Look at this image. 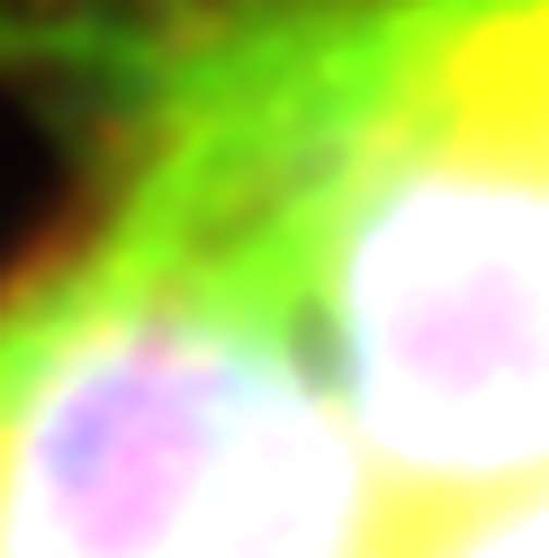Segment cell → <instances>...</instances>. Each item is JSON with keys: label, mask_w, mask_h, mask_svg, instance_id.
Wrapping results in <instances>:
<instances>
[{"label": "cell", "mask_w": 549, "mask_h": 558, "mask_svg": "<svg viewBox=\"0 0 549 558\" xmlns=\"http://www.w3.org/2000/svg\"><path fill=\"white\" fill-rule=\"evenodd\" d=\"M126 63V190L289 298L396 513L549 477L540 0H190Z\"/></svg>", "instance_id": "obj_1"}, {"label": "cell", "mask_w": 549, "mask_h": 558, "mask_svg": "<svg viewBox=\"0 0 549 558\" xmlns=\"http://www.w3.org/2000/svg\"><path fill=\"white\" fill-rule=\"evenodd\" d=\"M396 505L289 298L118 190L0 298V558H379Z\"/></svg>", "instance_id": "obj_2"}, {"label": "cell", "mask_w": 549, "mask_h": 558, "mask_svg": "<svg viewBox=\"0 0 549 558\" xmlns=\"http://www.w3.org/2000/svg\"><path fill=\"white\" fill-rule=\"evenodd\" d=\"M379 558H549V477L504 486V496H468V505L396 513Z\"/></svg>", "instance_id": "obj_3"}, {"label": "cell", "mask_w": 549, "mask_h": 558, "mask_svg": "<svg viewBox=\"0 0 549 558\" xmlns=\"http://www.w3.org/2000/svg\"><path fill=\"white\" fill-rule=\"evenodd\" d=\"M540 37H549V0H540Z\"/></svg>", "instance_id": "obj_4"}]
</instances>
